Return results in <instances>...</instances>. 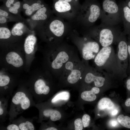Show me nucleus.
Returning a JSON list of instances; mask_svg holds the SVG:
<instances>
[{
  "label": "nucleus",
  "mask_w": 130,
  "mask_h": 130,
  "mask_svg": "<svg viewBox=\"0 0 130 130\" xmlns=\"http://www.w3.org/2000/svg\"><path fill=\"white\" fill-rule=\"evenodd\" d=\"M80 60L78 52L65 65L59 78V84L62 86L79 84L86 67V62Z\"/></svg>",
  "instance_id": "f257e3e1"
},
{
  "label": "nucleus",
  "mask_w": 130,
  "mask_h": 130,
  "mask_svg": "<svg viewBox=\"0 0 130 130\" xmlns=\"http://www.w3.org/2000/svg\"><path fill=\"white\" fill-rule=\"evenodd\" d=\"M95 68L109 75L120 74L113 46L102 47L93 59Z\"/></svg>",
  "instance_id": "f03ea898"
},
{
  "label": "nucleus",
  "mask_w": 130,
  "mask_h": 130,
  "mask_svg": "<svg viewBox=\"0 0 130 130\" xmlns=\"http://www.w3.org/2000/svg\"><path fill=\"white\" fill-rule=\"evenodd\" d=\"M121 32L117 25L101 23L91 28L85 34L96 40L102 47L117 43Z\"/></svg>",
  "instance_id": "7ed1b4c3"
},
{
  "label": "nucleus",
  "mask_w": 130,
  "mask_h": 130,
  "mask_svg": "<svg viewBox=\"0 0 130 130\" xmlns=\"http://www.w3.org/2000/svg\"><path fill=\"white\" fill-rule=\"evenodd\" d=\"M52 52L50 67L59 78L66 63L78 51L71 46L61 43L54 46Z\"/></svg>",
  "instance_id": "20e7f679"
},
{
  "label": "nucleus",
  "mask_w": 130,
  "mask_h": 130,
  "mask_svg": "<svg viewBox=\"0 0 130 130\" xmlns=\"http://www.w3.org/2000/svg\"><path fill=\"white\" fill-rule=\"evenodd\" d=\"M73 41L77 46L83 62L93 59L100 50V45L96 40L85 34L82 37L72 35Z\"/></svg>",
  "instance_id": "39448f33"
},
{
  "label": "nucleus",
  "mask_w": 130,
  "mask_h": 130,
  "mask_svg": "<svg viewBox=\"0 0 130 130\" xmlns=\"http://www.w3.org/2000/svg\"><path fill=\"white\" fill-rule=\"evenodd\" d=\"M101 23L117 25L122 22L120 7L116 0H103Z\"/></svg>",
  "instance_id": "423d86ee"
},
{
  "label": "nucleus",
  "mask_w": 130,
  "mask_h": 130,
  "mask_svg": "<svg viewBox=\"0 0 130 130\" xmlns=\"http://www.w3.org/2000/svg\"><path fill=\"white\" fill-rule=\"evenodd\" d=\"M84 11L83 19L84 25H92L101 16L102 9L97 0H85L83 6Z\"/></svg>",
  "instance_id": "0eeeda50"
},
{
  "label": "nucleus",
  "mask_w": 130,
  "mask_h": 130,
  "mask_svg": "<svg viewBox=\"0 0 130 130\" xmlns=\"http://www.w3.org/2000/svg\"><path fill=\"white\" fill-rule=\"evenodd\" d=\"M126 35L122 32L117 43L118 44L116 58L120 74L125 73L128 67L127 41Z\"/></svg>",
  "instance_id": "6e6552de"
},
{
  "label": "nucleus",
  "mask_w": 130,
  "mask_h": 130,
  "mask_svg": "<svg viewBox=\"0 0 130 130\" xmlns=\"http://www.w3.org/2000/svg\"><path fill=\"white\" fill-rule=\"evenodd\" d=\"M86 67L80 83L87 84H93L95 87H101L104 85L106 78L100 76V72L90 66L88 61L85 63Z\"/></svg>",
  "instance_id": "1a4fd4ad"
},
{
  "label": "nucleus",
  "mask_w": 130,
  "mask_h": 130,
  "mask_svg": "<svg viewBox=\"0 0 130 130\" xmlns=\"http://www.w3.org/2000/svg\"><path fill=\"white\" fill-rule=\"evenodd\" d=\"M51 13L46 5L38 10L31 17L25 19V23L32 30L34 31L38 26L46 21Z\"/></svg>",
  "instance_id": "9d476101"
},
{
  "label": "nucleus",
  "mask_w": 130,
  "mask_h": 130,
  "mask_svg": "<svg viewBox=\"0 0 130 130\" xmlns=\"http://www.w3.org/2000/svg\"><path fill=\"white\" fill-rule=\"evenodd\" d=\"M28 96L26 93L23 91H19L15 93L11 101L12 108L14 112L19 113L30 107L31 101Z\"/></svg>",
  "instance_id": "9b49d317"
},
{
  "label": "nucleus",
  "mask_w": 130,
  "mask_h": 130,
  "mask_svg": "<svg viewBox=\"0 0 130 130\" xmlns=\"http://www.w3.org/2000/svg\"><path fill=\"white\" fill-rule=\"evenodd\" d=\"M120 9L124 30L126 35H130V9L125 1H122L118 4Z\"/></svg>",
  "instance_id": "f8f14e48"
},
{
  "label": "nucleus",
  "mask_w": 130,
  "mask_h": 130,
  "mask_svg": "<svg viewBox=\"0 0 130 130\" xmlns=\"http://www.w3.org/2000/svg\"><path fill=\"white\" fill-rule=\"evenodd\" d=\"M25 19L22 17L13 14L1 6L0 7V25H7L9 22H25Z\"/></svg>",
  "instance_id": "ddd939ff"
},
{
  "label": "nucleus",
  "mask_w": 130,
  "mask_h": 130,
  "mask_svg": "<svg viewBox=\"0 0 130 130\" xmlns=\"http://www.w3.org/2000/svg\"><path fill=\"white\" fill-rule=\"evenodd\" d=\"M24 22H17L13 26L11 32L12 35L14 36H20L25 33H34V31L31 30Z\"/></svg>",
  "instance_id": "4468645a"
},
{
  "label": "nucleus",
  "mask_w": 130,
  "mask_h": 130,
  "mask_svg": "<svg viewBox=\"0 0 130 130\" xmlns=\"http://www.w3.org/2000/svg\"><path fill=\"white\" fill-rule=\"evenodd\" d=\"M34 90V92L37 95L46 96L49 94L51 88L45 80L41 78L35 82Z\"/></svg>",
  "instance_id": "2eb2a0df"
},
{
  "label": "nucleus",
  "mask_w": 130,
  "mask_h": 130,
  "mask_svg": "<svg viewBox=\"0 0 130 130\" xmlns=\"http://www.w3.org/2000/svg\"><path fill=\"white\" fill-rule=\"evenodd\" d=\"M6 60L9 64L18 67L23 64V60L20 56L16 52H11L8 53L6 57Z\"/></svg>",
  "instance_id": "dca6fc26"
},
{
  "label": "nucleus",
  "mask_w": 130,
  "mask_h": 130,
  "mask_svg": "<svg viewBox=\"0 0 130 130\" xmlns=\"http://www.w3.org/2000/svg\"><path fill=\"white\" fill-rule=\"evenodd\" d=\"M33 34H29L25 41L24 50L26 53L27 54H30L33 51L35 46L36 43L37 39Z\"/></svg>",
  "instance_id": "f3484780"
},
{
  "label": "nucleus",
  "mask_w": 130,
  "mask_h": 130,
  "mask_svg": "<svg viewBox=\"0 0 130 130\" xmlns=\"http://www.w3.org/2000/svg\"><path fill=\"white\" fill-rule=\"evenodd\" d=\"M100 92L99 89L98 87H93L89 91H85L81 94V97L83 100L88 102H92L96 98V94Z\"/></svg>",
  "instance_id": "a211bd4d"
},
{
  "label": "nucleus",
  "mask_w": 130,
  "mask_h": 130,
  "mask_svg": "<svg viewBox=\"0 0 130 130\" xmlns=\"http://www.w3.org/2000/svg\"><path fill=\"white\" fill-rule=\"evenodd\" d=\"M54 7L57 12L63 13L70 11L71 8V4L64 0H54Z\"/></svg>",
  "instance_id": "6ab92c4d"
},
{
  "label": "nucleus",
  "mask_w": 130,
  "mask_h": 130,
  "mask_svg": "<svg viewBox=\"0 0 130 130\" xmlns=\"http://www.w3.org/2000/svg\"><path fill=\"white\" fill-rule=\"evenodd\" d=\"M43 114L45 117H49L51 120L53 121L59 120L61 117V115L60 112L55 110L50 109L45 110L43 111Z\"/></svg>",
  "instance_id": "aec40b11"
},
{
  "label": "nucleus",
  "mask_w": 130,
  "mask_h": 130,
  "mask_svg": "<svg viewBox=\"0 0 130 130\" xmlns=\"http://www.w3.org/2000/svg\"><path fill=\"white\" fill-rule=\"evenodd\" d=\"M114 106V104L111 100L106 98L101 99L98 104V108L100 110H104L105 109H112Z\"/></svg>",
  "instance_id": "412c9836"
},
{
  "label": "nucleus",
  "mask_w": 130,
  "mask_h": 130,
  "mask_svg": "<svg viewBox=\"0 0 130 130\" xmlns=\"http://www.w3.org/2000/svg\"><path fill=\"white\" fill-rule=\"evenodd\" d=\"M12 35L11 31L7 25H0V39H6Z\"/></svg>",
  "instance_id": "4be33fe9"
},
{
  "label": "nucleus",
  "mask_w": 130,
  "mask_h": 130,
  "mask_svg": "<svg viewBox=\"0 0 130 130\" xmlns=\"http://www.w3.org/2000/svg\"><path fill=\"white\" fill-rule=\"evenodd\" d=\"M70 97L69 93L66 91L60 92L56 95L51 100V102L55 103L61 100H68Z\"/></svg>",
  "instance_id": "5701e85b"
},
{
  "label": "nucleus",
  "mask_w": 130,
  "mask_h": 130,
  "mask_svg": "<svg viewBox=\"0 0 130 130\" xmlns=\"http://www.w3.org/2000/svg\"><path fill=\"white\" fill-rule=\"evenodd\" d=\"M118 122L124 127L130 129V117L127 116H124L120 115L117 118Z\"/></svg>",
  "instance_id": "b1692460"
},
{
  "label": "nucleus",
  "mask_w": 130,
  "mask_h": 130,
  "mask_svg": "<svg viewBox=\"0 0 130 130\" xmlns=\"http://www.w3.org/2000/svg\"><path fill=\"white\" fill-rule=\"evenodd\" d=\"M20 130H34V126L32 123L29 121H26L20 123L18 125Z\"/></svg>",
  "instance_id": "393cba45"
},
{
  "label": "nucleus",
  "mask_w": 130,
  "mask_h": 130,
  "mask_svg": "<svg viewBox=\"0 0 130 130\" xmlns=\"http://www.w3.org/2000/svg\"><path fill=\"white\" fill-rule=\"evenodd\" d=\"M10 81L9 77L5 75L0 76V86L3 87L8 84Z\"/></svg>",
  "instance_id": "a878e982"
},
{
  "label": "nucleus",
  "mask_w": 130,
  "mask_h": 130,
  "mask_svg": "<svg viewBox=\"0 0 130 130\" xmlns=\"http://www.w3.org/2000/svg\"><path fill=\"white\" fill-rule=\"evenodd\" d=\"M74 129L75 130H82L83 128V124L82 119L80 118L76 119L74 121Z\"/></svg>",
  "instance_id": "bb28decb"
},
{
  "label": "nucleus",
  "mask_w": 130,
  "mask_h": 130,
  "mask_svg": "<svg viewBox=\"0 0 130 130\" xmlns=\"http://www.w3.org/2000/svg\"><path fill=\"white\" fill-rule=\"evenodd\" d=\"M82 120L84 127L86 128L88 126L90 120V117L89 115L86 114L84 115Z\"/></svg>",
  "instance_id": "cd10ccee"
},
{
  "label": "nucleus",
  "mask_w": 130,
  "mask_h": 130,
  "mask_svg": "<svg viewBox=\"0 0 130 130\" xmlns=\"http://www.w3.org/2000/svg\"><path fill=\"white\" fill-rule=\"evenodd\" d=\"M127 41V50L128 53V58H129V69L130 71V35H128Z\"/></svg>",
  "instance_id": "c85d7f7f"
},
{
  "label": "nucleus",
  "mask_w": 130,
  "mask_h": 130,
  "mask_svg": "<svg viewBox=\"0 0 130 130\" xmlns=\"http://www.w3.org/2000/svg\"><path fill=\"white\" fill-rule=\"evenodd\" d=\"M8 130H20L19 126L15 124H11L9 125L6 128Z\"/></svg>",
  "instance_id": "c756f323"
},
{
  "label": "nucleus",
  "mask_w": 130,
  "mask_h": 130,
  "mask_svg": "<svg viewBox=\"0 0 130 130\" xmlns=\"http://www.w3.org/2000/svg\"><path fill=\"white\" fill-rule=\"evenodd\" d=\"M118 123L117 121L115 120H113L111 121V124L112 126L115 127L117 125Z\"/></svg>",
  "instance_id": "7c9ffc66"
},
{
  "label": "nucleus",
  "mask_w": 130,
  "mask_h": 130,
  "mask_svg": "<svg viewBox=\"0 0 130 130\" xmlns=\"http://www.w3.org/2000/svg\"><path fill=\"white\" fill-rule=\"evenodd\" d=\"M126 87L127 89L130 91V78L128 79L127 81Z\"/></svg>",
  "instance_id": "2f4dec72"
},
{
  "label": "nucleus",
  "mask_w": 130,
  "mask_h": 130,
  "mask_svg": "<svg viewBox=\"0 0 130 130\" xmlns=\"http://www.w3.org/2000/svg\"><path fill=\"white\" fill-rule=\"evenodd\" d=\"M125 105L127 107L130 106V98L127 99L125 103Z\"/></svg>",
  "instance_id": "473e14b6"
},
{
  "label": "nucleus",
  "mask_w": 130,
  "mask_h": 130,
  "mask_svg": "<svg viewBox=\"0 0 130 130\" xmlns=\"http://www.w3.org/2000/svg\"><path fill=\"white\" fill-rule=\"evenodd\" d=\"M44 130H58L56 128L54 127H50L47 128Z\"/></svg>",
  "instance_id": "72a5a7b5"
},
{
  "label": "nucleus",
  "mask_w": 130,
  "mask_h": 130,
  "mask_svg": "<svg viewBox=\"0 0 130 130\" xmlns=\"http://www.w3.org/2000/svg\"><path fill=\"white\" fill-rule=\"evenodd\" d=\"M118 112V111L117 110H115L112 111L111 114L113 115H114L117 114Z\"/></svg>",
  "instance_id": "f704fd0d"
},
{
  "label": "nucleus",
  "mask_w": 130,
  "mask_h": 130,
  "mask_svg": "<svg viewBox=\"0 0 130 130\" xmlns=\"http://www.w3.org/2000/svg\"><path fill=\"white\" fill-rule=\"evenodd\" d=\"M125 2L127 5L130 9V0H126Z\"/></svg>",
  "instance_id": "c9c22d12"
},
{
  "label": "nucleus",
  "mask_w": 130,
  "mask_h": 130,
  "mask_svg": "<svg viewBox=\"0 0 130 130\" xmlns=\"http://www.w3.org/2000/svg\"><path fill=\"white\" fill-rule=\"evenodd\" d=\"M3 109L2 107L0 106V115H1L3 113Z\"/></svg>",
  "instance_id": "e433bc0d"
},
{
  "label": "nucleus",
  "mask_w": 130,
  "mask_h": 130,
  "mask_svg": "<svg viewBox=\"0 0 130 130\" xmlns=\"http://www.w3.org/2000/svg\"><path fill=\"white\" fill-rule=\"evenodd\" d=\"M64 0L70 3L73 0Z\"/></svg>",
  "instance_id": "4c0bfd02"
},
{
  "label": "nucleus",
  "mask_w": 130,
  "mask_h": 130,
  "mask_svg": "<svg viewBox=\"0 0 130 130\" xmlns=\"http://www.w3.org/2000/svg\"><path fill=\"white\" fill-rule=\"evenodd\" d=\"M3 0V1L4 0Z\"/></svg>",
  "instance_id": "58836bf2"
}]
</instances>
